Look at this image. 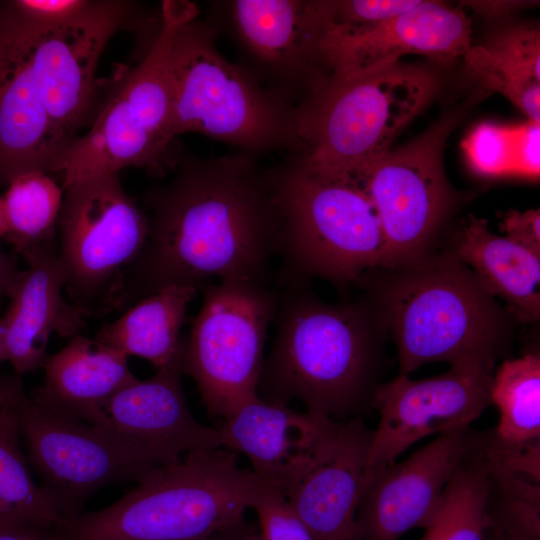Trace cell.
Wrapping results in <instances>:
<instances>
[{
	"label": "cell",
	"mask_w": 540,
	"mask_h": 540,
	"mask_svg": "<svg viewBox=\"0 0 540 540\" xmlns=\"http://www.w3.org/2000/svg\"><path fill=\"white\" fill-rule=\"evenodd\" d=\"M147 235L127 268L116 311L159 290L227 279H268L279 214L270 170L243 153L183 160L144 195Z\"/></svg>",
	"instance_id": "1"
},
{
	"label": "cell",
	"mask_w": 540,
	"mask_h": 540,
	"mask_svg": "<svg viewBox=\"0 0 540 540\" xmlns=\"http://www.w3.org/2000/svg\"><path fill=\"white\" fill-rule=\"evenodd\" d=\"M275 336L258 396L336 422L361 418L380 383L387 331L365 297L328 303L306 282L276 283Z\"/></svg>",
	"instance_id": "2"
},
{
	"label": "cell",
	"mask_w": 540,
	"mask_h": 540,
	"mask_svg": "<svg viewBox=\"0 0 540 540\" xmlns=\"http://www.w3.org/2000/svg\"><path fill=\"white\" fill-rule=\"evenodd\" d=\"M357 283L393 339L403 375L433 362L495 370L517 324L450 246L403 266L374 268Z\"/></svg>",
	"instance_id": "3"
},
{
	"label": "cell",
	"mask_w": 540,
	"mask_h": 540,
	"mask_svg": "<svg viewBox=\"0 0 540 540\" xmlns=\"http://www.w3.org/2000/svg\"><path fill=\"white\" fill-rule=\"evenodd\" d=\"M262 483L220 447L187 453L112 505L56 528V540H210L244 519Z\"/></svg>",
	"instance_id": "4"
},
{
	"label": "cell",
	"mask_w": 540,
	"mask_h": 540,
	"mask_svg": "<svg viewBox=\"0 0 540 540\" xmlns=\"http://www.w3.org/2000/svg\"><path fill=\"white\" fill-rule=\"evenodd\" d=\"M270 175L282 259L277 282L317 278L345 286L384 266L381 224L359 182L312 172L296 159Z\"/></svg>",
	"instance_id": "5"
},
{
	"label": "cell",
	"mask_w": 540,
	"mask_h": 540,
	"mask_svg": "<svg viewBox=\"0 0 540 540\" xmlns=\"http://www.w3.org/2000/svg\"><path fill=\"white\" fill-rule=\"evenodd\" d=\"M196 132L247 154L298 145L296 105L216 46V28L198 16L174 37L167 136Z\"/></svg>",
	"instance_id": "6"
},
{
	"label": "cell",
	"mask_w": 540,
	"mask_h": 540,
	"mask_svg": "<svg viewBox=\"0 0 540 540\" xmlns=\"http://www.w3.org/2000/svg\"><path fill=\"white\" fill-rule=\"evenodd\" d=\"M437 78L400 62L349 78H328L296 106L295 158L306 169L354 179L391 149L429 103Z\"/></svg>",
	"instance_id": "7"
},
{
	"label": "cell",
	"mask_w": 540,
	"mask_h": 540,
	"mask_svg": "<svg viewBox=\"0 0 540 540\" xmlns=\"http://www.w3.org/2000/svg\"><path fill=\"white\" fill-rule=\"evenodd\" d=\"M0 409L13 417L28 462L61 523L82 514L87 500L103 487L138 482L179 461L35 400L16 374H0Z\"/></svg>",
	"instance_id": "8"
},
{
	"label": "cell",
	"mask_w": 540,
	"mask_h": 540,
	"mask_svg": "<svg viewBox=\"0 0 540 540\" xmlns=\"http://www.w3.org/2000/svg\"><path fill=\"white\" fill-rule=\"evenodd\" d=\"M194 4L165 0L160 26L143 60L123 78L92 120L90 130L59 156L53 173L63 189L126 167H157L169 144L170 65L175 34L195 18Z\"/></svg>",
	"instance_id": "9"
},
{
	"label": "cell",
	"mask_w": 540,
	"mask_h": 540,
	"mask_svg": "<svg viewBox=\"0 0 540 540\" xmlns=\"http://www.w3.org/2000/svg\"><path fill=\"white\" fill-rule=\"evenodd\" d=\"M56 228L68 301L84 317L116 311L124 275L141 251L147 218L126 193L119 173L65 189Z\"/></svg>",
	"instance_id": "10"
},
{
	"label": "cell",
	"mask_w": 540,
	"mask_h": 540,
	"mask_svg": "<svg viewBox=\"0 0 540 540\" xmlns=\"http://www.w3.org/2000/svg\"><path fill=\"white\" fill-rule=\"evenodd\" d=\"M200 290L203 303L185 341L184 373L195 381L207 412L224 419L258 396L277 285L272 278H235Z\"/></svg>",
	"instance_id": "11"
},
{
	"label": "cell",
	"mask_w": 540,
	"mask_h": 540,
	"mask_svg": "<svg viewBox=\"0 0 540 540\" xmlns=\"http://www.w3.org/2000/svg\"><path fill=\"white\" fill-rule=\"evenodd\" d=\"M462 110L447 112L354 178L367 192L381 224L383 268L409 264L434 250L437 233L456 202L444 171L443 151Z\"/></svg>",
	"instance_id": "12"
},
{
	"label": "cell",
	"mask_w": 540,
	"mask_h": 540,
	"mask_svg": "<svg viewBox=\"0 0 540 540\" xmlns=\"http://www.w3.org/2000/svg\"><path fill=\"white\" fill-rule=\"evenodd\" d=\"M494 369L477 362L450 365L434 377L399 374L376 389L371 407L380 420L369 448L365 477L394 463L421 439L468 427L491 404Z\"/></svg>",
	"instance_id": "13"
},
{
	"label": "cell",
	"mask_w": 540,
	"mask_h": 540,
	"mask_svg": "<svg viewBox=\"0 0 540 540\" xmlns=\"http://www.w3.org/2000/svg\"><path fill=\"white\" fill-rule=\"evenodd\" d=\"M132 13L131 2L100 0L90 16L61 27L33 26L15 13L40 97L64 150L94 114L100 56L116 32L127 27Z\"/></svg>",
	"instance_id": "14"
},
{
	"label": "cell",
	"mask_w": 540,
	"mask_h": 540,
	"mask_svg": "<svg viewBox=\"0 0 540 540\" xmlns=\"http://www.w3.org/2000/svg\"><path fill=\"white\" fill-rule=\"evenodd\" d=\"M471 45V23L462 10L420 0L406 13L360 29L332 27L322 14L318 52L329 78L343 79L394 65L409 54L448 63Z\"/></svg>",
	"instance_id": "15"
},
{
	"label": "cell",
	"mask_w": 540,
	"mask_h": 540,
	"mask_svg": "<svg viewBox=\"0 0 540 540\" xmlns=\"http://www.w3.org/2000/svg\"><path fill=\"white\" fill-rule=\"evenodd\" d=\"M476 441L470 426L439 434L405 460L366 478L357 512L358 540H397L414 527L424 528Z\"/></svg>",
	"instance_id": "16"
},
{
	"label": "cell",
	"mask_w": 540,
	"mask_h": 540,
	"mask_svg": "<svg viewBox=\"0 0 540 540\" xmlns=\"http://www.w3.org/2000/svg\"><path fill=\"white\" fill-rule=\"evenodd\" d=\"M342 423L256 396L216 429L223 448L245 455L256 478L286 498L331 449Z\"/></svg>",
	"instance_id": "17"
},
{
	"label": "cell",
	"mask_w": 540,
	"mask_h": 540,
	"mask_svg": "<svg viewBox=\"0 0 540 540\" xmlns=\"http://www.w3.org/2000/svg\"><path fill=\"white\" fill-rule=\"evenodd\" d=\"M227 6L238 43L257 68L256 77L262 72L274 83L273 90L292 103V91L301 84L308 85V94L323 84L316 74L322 66L320 1L236 0Z\"/></svg>",
	"instance_id": "18"
},
{
	"label": "cell",
	"mask_w": 540,
	"mask_h": 540,
	"mask_svg": "<svg viewBox=\"0 0 540 540\" xmlns=\"http://www.w3.org/2000/svg\"><path fill=\"white\" fill-rule=\"evenodd\" d=\"M64 148L33 75L19 18L0 5V184L32 171L53 173Z\"/></svg>",
	"instance_id": "19"
},
{
	"label": "cell",
	"mask_w": 540,
	"mask_h": 540,
	"mask_svg": "<svg viewBox=\"0 0 540 540\" xmlns=\"http://www.w3.org/2000/svg\"><path fill=\"white\" fill-rule=\"evenodd\" d=\"M184 345L183 340L174 358L153 377L123 387L104 408L116 432L176 461L187 453L223 447L218 430L199 423L187 405Z\"/></svg>",
	"instance_id": "20"
},
{
	"label": "cell",
	"mask_w": 540,
	"mask_h": 540,
	"mask_svg": "<svg viewBox=\"0 0 540 540\" xmlns=\"http://www.w3.org/2000/svg\"><path fill=\"white\" fill-rule=\"evenodd\" d=\"M26 263L7 311L5 357L21 376L42 368L52 333L72 338L85 327L84 316L62 293L64 276L55 237L21 254Z\"/></svg>",
	"instance_id": "21"
},
{
	"label": "cell",
	"mask_w": 540,
	"mask_h": 540,
	"mask_svg": "<svg viewBox=\"0 0 540 540\" xmlns=\"http://www.w3.org/2000/svg\"><path fill=\"white\" fill-rule=\"evenodd\" d=\"M373 431L343 422L328 453L286 496L313 540H358L357 512Z\"/></svg>",
	"instance_id": "22"
},
{
	"label": "cell",
	"mask_w": 540,
	"mask_h": 540,
	"mask_svg": "<svg viewBox=\"0 0 540 540\" xmlns=\"http://www.w3.org/2000/svg\"><path fill=\"white\" fill-rule=\"evenodd\" d=\"M42 368L44 384L31 391L32 398L84 422L115 431L104 411L105 405L116 392L137 379L129 369L126 355L78 334L60 351L47 355Z\"/></svg>",
	"instance_id": "23"
},
{
	"label": "cell",
	"mask_w": 540,
	"mask_h": 540,
	"mask_svg": "<svg viewBox=\"0 0 540 540\" xmlns=\"http://www.w3.org/2000/svg\"><path fill=\"white\" fill-rule=\"evenodd\" d=\"M451 249L484 288L505 303L517 324L540 317V253L490 231L486 220L469 215Z\"/></svg>",
	"instance_id": "24"
},
{
	"label": "cell",
	"mask_w": 540,
	"mask_h": 540,
	"mask_svg": "<svg viewBox=\"0 0 540 540\" xmlns=\"http://www.w3.org/2000/svg\"><path fill=\"white\" fill-rule=\"evenodd\" d=\"M468 74L483 88L510 100L540 123V33L530 24L496 30L463 56Z\"/></svg>",
	"instance_id": "25"
},
{
	"label": "cell",
	"mask_w": 540,
	"mask_h": 540,
	"mask_svg": "<svg viewBox=\"0 0 540 540\" xmlns=\"http://www.w3.org/2000/svg\"><path fill=\"white\" fill-rule=\"evenodd\" d=\"M197 289L172 285L143 298L126 309L117 320L103 326L95 339L127 357L134 355L152 363L157 370L179 351L187 306Z\"/></svg>",
	"instance_id": "26"
},
{
	"label": "cell",
	"mask_w": 540,
	"mask_h": 540,
	"mask_svg": "<svg viewBox=\"0 0 540 540\" xmlns=\"http://www.w3.org/2000/svg\"><path fill=\"white\" fill-rule=\"evenodd\" d=\"M492 481L481 438L460 461L421 540H489Z\"/></svg>",
	"instance_id": "27"
},
{
	"label": "cell",
	"mask_w": 540,
	"mask_h": 540,
	"mask_svg": "<svg viewBox=\"0 0 540 540\" xmlns=\"http://www.w3.org/2000/svg\"><path fill=\"white\" fill-rule=\"evenodd\" d=\"M491 403L499 423L486 444L495 450H521L540 445V356L529 352L506 359L494 370Z\"/></svg>",
	"instance_id": "28"
},
{
	"label": "cell",
	"mask_w": 540,
	"mask_h": 540,
	"mask_svg": "<svg viewBox=\"0 0 540 540\" xmlns=\"http://www.w3.org/2000/svg\"><path fill=\"white\" fill-rule=\"evenodd\" d=\"M20 433L11 414L0 409V527L57 528L61 520L34 482Z\"/></svg>",
	"instance_id": "29"
},
{
	"label": "cell",
	"mask_w": 540,
	"mask_h": 540,
	"mask_svg": "<svg viewBox=\"0 0 540 540\" xmlns=\"http://www.w3.org/2000/svg\"><path fill=\"white\" fill-rule=\"evenodd\" d=\"M62 190L46 173L32 171L13 178L3 197L6 234L16 253L55 237Z\"/></svg>",
	"instance_id": "30"
},
{
	"label": "cell",
	"mask_w": 540,
	"mask_h": 540,
	"mask_svg": "<svg viewBox=\"0 0 540 540\" xmlns=\"http://www.w3.org/2000/svg\"><path fill=\"white\" fill-rule=\"evenodd\" d=\"M515 130L491 123L478 125L464 142L473 171L483 176L513 174Z\"/></svg>",
	"instance_id": "31"
},
{
	"label": "cell",
	"mask_w": 540,
	"mask_h": 540,
	"mask_svg": "<svg viewBox=\"0 0 540 540\" xmlns=\"http://www.w3.org/2000/svg\"><path fill=\"white\" fill-rule=\"evenodd\" d=\"M420 0L321 1L324 21L335 28L353 30L395 18L416 7Z\"/></svg>",
	"instance_id": "32"
},
{
	"label": "cell",
	"mask_w": 540,
	"mask_h": 540,
	"mask_svg": "<svg viewBox=\"0 0 540 540\" xmlns=\"http://www.w3.org/2000/svg\"><path fill=\"white\" fill-rule=\"evenodd\" d=\"M258 517L263 540H313L287 499L262 484L250 503Z\"/></svg>",
	"instance_id": "33"
},
{
	"label": "cell",
	"mask_w": 540,
	"mask_h": 540,
	"mask_svg": "<svg viewBox=\"0 0 540 540\" xmlns=\"http://www.w3.org/2000/svg\"><path fill=\"white\" fill-rule=\"evenodd\" d=\"M26 23L37 27H61L90 16L100 0H16L8 2Z\"/></svg>",
	"instance_id": "34"
},
{
	"label": "cell",
	"mask_w": 540,
	"mask_h": 540,
	"mask_svg": "<svg viewBox=\"0 0 540 540\" xmlns=\"http://www.w3.org/2000/svg\"><path fill=\"white\" fill-rule=\"evenodd\" d=\"M501 230L509 240L540 253V211L530 209L505 212L500 223Z\"/></svg>",
	"instance_id": "35"
},
{
	"label": "cell",
	"mask_w": 540,
	"mask_h": 540,
	"mask_svg": "<svg viewBox=\"0 0 540 540\" xmlns=\"http://www.w3.org/2000/svg\"><path fill=\"white\" fill-rule=\"evenodd\" d=\"M540 125L529 121L515 130V159L513 174L536 177L540 170Z\"/></svg>",
	"instance_id": "36"
},
{
	"label": "cell",
	"mask_w": 540,
	"mask_h": 540,
	"mask_svg": "<svg viewBox=\"0 0 540 540\" xmlns=\"http://www.w3.org/2000/svg\"><path fill=\"white\" fill-rule=\"evenodd\" d=\"M489 540H540V525L490 507Z\"/></svg>",
	"instance_id": "37"
},
{
	"label": "cell",
	"mask_w": 540,
	"mask_h": 540,
	"mask_svg": "<svg viewBox=\"0 0 540 540\" xmlns=\"http://www.w3.org/2000/svg\"><path fill=\"white\" fill-rule=\"evenodd\" d=\"M22 271L17 270L14 256L0 251V306L4 298H11Z\"/></svg>",
	"instance_id": "38"
},
{
	"label": "cell",
	"mask_w": 540,
	"mask_h": 540,
	"mask_svg": "<svg viewBox=\"0 0 540 540\" xmlns=\"http://www.w3.org/2000/svg\"><path fill=\"white\" fill-rule=\"evenodd\" d=\"M0 540H56V528L28 525L0 527Z\"/></svg>",
	"instance_id": "39"
},
{
	"label": "cell",
	"mask_w": 540,
	"mask_h": 540,
	"mask_svg": "<svg viewBox=\"0 0 540 540\" xmlns=\"http://www.w3.org/2000/svg\"><path fill=\"white\" fill-rule=\"evenodd\" d=\"M464 3L486 17L503 16L529 5L527 1H470Z\"/></svg>",
	"instance_id": "40"
},
{
	"label": "cell",
	"mask_w": 540,
	"mask_h": 540,
	"mask_svg": "<svg viewBox=\"0 0 540 540\" xmlns=\"http://www.w3.org/2000/svg\"><path fill=\"white\" fill-rule=\"evenodd\" d=\"M218 540H263L259 531L245 520L233 529L219 535Z\"/></svg>",
	"instance_id": "41"
},
{
	"label": "cell",
	"mask_w": 540,
	"mask_h": 540,
	"mask_svg": "<svg viewBox=\"0 0 540 540\" xmlns=\"http://www.w3.org/2000/svg\"><path fill=\"white\" fill-rule=\"evenodd\" d=\"M6 361L5 357V322L0 318V363Z\"/></svg>",
	"instance_id": "42"
},
{
	"label": "cell",
	"mask_w": 540,
	"mask_h": 540,
	"mask_svg": "<svg viewBox=\"0 0 540 540\" xmlns=\"http://www.w3.org/2000/svg\"><path fill=\"white\" fill-rule=\"evenodd\" d=\"M6 229L7 227H6L4 203H3V198L0 197V238L5 236Z\"/></svg>",
	"instance_id": "43"
},
{
	"label": "cell",
	"mask_w": 540,
	"mask_h": 540,
	"mask_svg": "<svg viewBox=\"0 0 540 540\" xmlns=\"http://www.w3.org/2000/svg\"><path fill=\"white\" fill-rule=\"evenodd\" d=\"M218 537H219V535L216 536V537H214V538H212V539H210V540H218Z\"/></svg>",
	"instance_id": "44"
}]
</instances>
